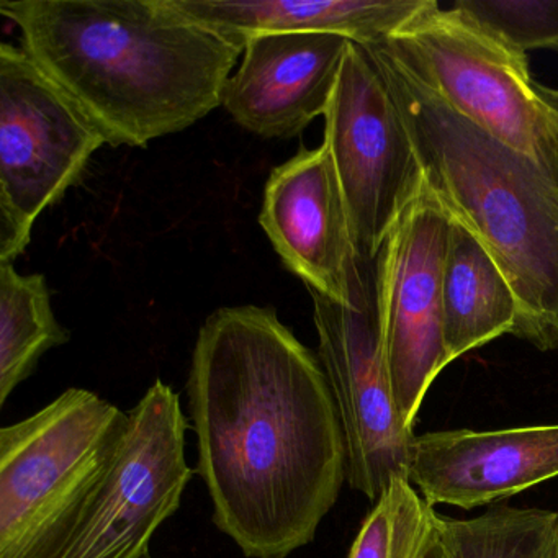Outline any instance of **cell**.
<instances>
[{
    "label": "cell",
    "instance_id": "1",
    "mask_svg": "<svg viewBox=\"0 0 558 558\" xmlns=\"http://www.w3.org/2000/svg\"><path fill=\"white\" fill-rule=\"evenodd\" d=\"M185 391L218 531L247 558L312 544L348 480L318 355L270 306H227L198 331Z\"/></svg>",
    "mask_w": 558,
    "mask_h": 558
},
{
    "label": "cell",
    "instance_id": "2",
    "mask_svg": "<svg viewBox=\"0 0 558 558\" xmlns=\"http://www.w3.org/2000/svg\"><path fill=\"white\" fill-rule=\"evenodd\" d=\"M0 14L113 148H146L221 107L244 53L171 0H2Z\"/></svg>",
    "mask_w": 558,
    "mask_h": 558
},
{
    "label": "cell",
    "instance_id": "3",
    "mask_svg": "<svg viewBox=\"0 0 558 558\" xmlns=\"http://www.w3.org/2000/svg\"><path fill=\"white\" fill-rule=\"evenodd\" d=\"M377 54L424 181L498 264L518 300L514 336L558 351V172L447 107L385 50Z\"/></svg>",
    "mask_w": 558,
    "mask_h": 558
},
{
    "label": "cell",
    "instance_id": "4",
    "mask_svg": "<svg viewBox=\"0 0 558 558\" xmlns=\"http://www.w3.org/2000/svg\"><path fill=\"white\" fill-rule=\"evenodd\" d=\"M130 414L86 388L0 429V558H58L122 444Z\"/></svg>",
    "mask_w": 558,
    "mask_h": 558
},
{
    "label": "cell",
    "instance_id": "5",
    "mask_svg": "<svg viewBox=\"0 0 558 558\" xmlns=\"http://www.w3.org/2000/svg\"><path fill=\"white\" fill-rule=\"evenodd\" d=\"M381 45L453 112L558 172V90L532 77L525 53L436 0Z\"/></svg>",
    "mask_w": 558,
    "mask_h": 558
},
{
    "label": "cell",
    "instance_id": "6",
    "mask_svg": "<svg viewBox=\"0 0 558 558\" xmlns=\"http://www.w3.org/2000/svg\"><path fill=\"white\" fill-rule=\"evenodd\" d=\"M104 145L102 130L24 48L0 45V264L25 253L38 217Z\"/></svg>",
    "mask_w": 558,
    "mask_h": 558
},
{
    "label": "cell",
    "instance_id": "7",
    "mask_svg": "<svg viewBox=\"0 0 558 558\" xmlns=\"http://www.w3.org/2000/svg\"><path fill=\"white\" fill-rule=\"evenodd\" d=\"M323 143L344 192L359 260L374 264L423 171L371 45L349 41Z\"/></svg>",
    "mask_w": 558,
    "mask_h": 558
},
{
    "label": "cell",
    "instance_id": "8",
    "mask_svg": "<svg viewBox=\"0 0 558 558\" xmlns=\"http://www.w3.org/2000/svg\"><path fill=\"white\" fill-rule=\"evenodd\" d=\"M450 233L452 218L423 178L374 264L381 344L395 401L410 429L430 385L449 365L442 280Z\"/></svg>",
    "mask_w": 558,
    "mask_h": 558
},
{
    "label": "cell",
    "instance_id": "9",
    "mask_svg": "<svg viewBox=\"0 0 558 558\" xmlns=\"http://www.w3.org/2000/svg\"><path fill=\"white\" fill-rule=\"evenodd\" d=\"M129 414L122 444L58 558H143L181 508L195 470L179 395L158 378Z\"/></svg>",
    "mask_w": 558,
    "mask_h": 558
},
{
    "label": "cell",
    "instance_id": "10",
    "mask_svg": "<svg viewBox=\"0 0 558 558\" xmlns=\"http://www.w3.org/2000/svg\"><path fill=\"white\" fill-rule=\"evenodd\" d=\"M310 293L318 357L344 433L348 483L375 502L393 480L408 478L414 433L404 426L391 388L378 326L374 266L357 306Z\"/></svg>",
    "mask_w": 558,
    "mask_h": 558
},
{
    "label": "cell",
    "instance_id": "11",
    "mask_svg": "<svg viewBox=\"0 0 558 558\" xmlns=\"http://www.w3.org/2000/svg\"><path fill=\"white\" fill-rule=\"evenodd\" d=\"M259 223L283 266L319 293L357 306L374 264H361L331 151L300 148L270 172Z\"/></svg>",
    "mask_w": 558,
    "mask_h": 558
},
{
    "label": "cell",
    "instance_id": "12",
    "mask_svg": "<svg viewBox=\"0 0 558 558\" xmlns=\"http://www.w3.org/2000/svg\"><path fill=\"white\" fill-rule=\"evenodd\" d=\"M558 476V424L414 436L408 480L429 505L473 509Z\"/></svg>",
    "mask_w": 558,
    "mask_h": 558
},
{
    "label": "cell",
    "instance_id": "13",
    "mask_svg": "<svg viewBox=\"0 0 558 558\" xmlns=\"http://www.w3.org/2000/svg\"><path fill=\"white\" fill-rule=\"evenodd\" d=\"M349 40L332 34H270L251 38L221 107L263 138H295L328 112Z\"/></svg>",
    "mask_w": 558,
    "mask_h": 558
},
{
    "label": "cell",
    "instance_id": "14",
    "mask_svg": "<svg viewBox=\"0 0 558 558\" xmlns=\"http://www.w3.org/2000/svg\"><path fill=\"white\" fill-rule=\"evenodd\" d=\"M427 0H171L182 15L238 47L270 34H332L385 44Z\"/></svg>",
    "mask_w": 558,
    "mask_h": 558
},
{
    "label": "cell",
    "instance_id": "15",
    "mask_svg": "<svg viewBox=\"0 0 558 558\" xmlns=\"http://www.w3.org/2000/svg\"><path fill=\"white\" fill-rule=\"evenodd\" d=\"M447 362L514 335L519 306L511 286L488 251L452 220L442 280Z\"/></svg>",
    "mask_w": 558,
    "mask_h": 558
},
{
    "label": "cell",
    "instance_id": "16",
    "mask_svg": "<svg viewBox=\"0 0 558 558\" xmlns=\"http://www.w3.org/2000/svg\"><path fill=\"white\" fill-rule=\"evenodd\" d=\"M70 338L54 316L45 276H22L14 264H0V407L50 349Z\"/></svg>",
    "mask_w": 558,
    "mask_h": 558
},
{
    "label": "cell",
    "instance_id": "17",
    "mask_svg": "<svg viewBox=\"0 0 558 558\" xmlns=\"http://www.w3.org/2000/svg\"><path fill=\"white\" fill-rule=\"evenodd\" d=\"M449 558H550L558 548V514L496 506L473 519L444 518Z\"/></svg>",
    "mask_w": 558,
    "mask_h": 558
},
{
    "label": "cell",
    "instance_id": "18",
    "mask_svg": "<svg viewBox=\"0 0 558 558\" xmlns=\"http://www.w3.org/2000/svg\"><path fill=\"white\" fill-rule=\"evenodd\" d=\"M439 519L410 480H393L365 518L349 558H414Z\"/></svg>",
    "mask_w": 558,
    "mask_h": 558
},
{
    "label": "cell",
    "instance_id": "19",
    "mask_svg": "<svg viewBox=\"0 0 558 558\" xmlns=\"http://www.w3.org/2000/svg\"><path fill=\"white\" fill-rule=\"evenodd\" d=\"M456 8L515 50H558V0H459Z\"/></svg>",
    "mask_w": 558,
    "mask_h": 558
},
{
    "label": "cell",
    "instance_id": "20",
    "mask_svg": "<svg viewBox=\"0 0 558 558\" xmlns=\"http://www.w3.org/2000/svg\"><path fill=\"white\" fill-rule=\"evenodd\" d=\"M414 558H449V547H447L446 532H444V515H440L436 531Z\"/></svg>",
    "mask_w": 558,
    "mask_h": 558
},
{
    "label": "cell",
    "instance_id": "21",
    "mask_svg": "<svg viewBox=\"0 0 558 558\" xmlns=\"http://www.w3.org/2000/svg\"><path fill=\"white\" fill-rule=\"evenodd\" d=\"M550 558H558V548H557V550L554 551V555H551Z\"/></svg>",
    "mask_w": 558,
    "mask_h": 558
},
{
    "label": "cell",
    "instance_id": "22",
    "mask_svg": "<svg viewBox=\"0 0 558 558\" xmlns=\"http://www.w3.org/2000/svg\"><path fill=\"white\" fill-rule=\"evenodd\" d=\"M143 558H153V557H151V554H146L145 557H143Z\"/></svg>",
    "mask_w": 558,
    "mask_h": 558
}]
</instances>
